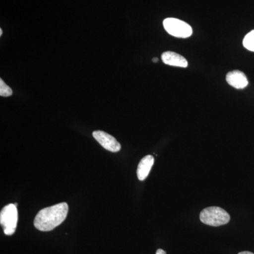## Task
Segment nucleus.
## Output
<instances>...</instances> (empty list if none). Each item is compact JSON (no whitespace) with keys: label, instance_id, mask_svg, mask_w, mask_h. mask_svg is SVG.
<instances>
[{"label":"nucleus","instance_id":"f257e3e1","mask_svg":"<svg viewBox=\"0 0 254 254\" xmlns=\"http://www.w3.org/2000/svg\"><path fill=\"white\" fill-rule=\"evenodd\" d=\"M68 206L66 203H60L42 209L34 219V226L42 232H49L63 223L67 216Z\"/></svg>","mask_w":254,"mask_h":254},{"label":"nucleus","instance_id":"f03ea898","mask_svg":"<svg viewBox=\"0 0 254 254\" xmlns=\"http://www.w3.org/2000/svg\"><path fill=\"white\" fill-rule=\"evenodd\" d=\"M200 220L205 225L218 227L228 223L230 216L226 210L220 207H208L202 210L200 214Z\"/></svg>","mask_w":254,"mask_h":254},{"label":"nucleus","instance_id":"7ed1b4c3","mask_svg":"<svg viewBox=\"0 0 254 254\" xmlns=\"http://www.w3.org/2000/svg\"><path fill=\"white\" fill-rule=\"evenodd\" d=\"M18 222L16 205L11 203L4 206L0 213V223L6 235H12L16 231Z\"/></svg>","mask_w":254,"mask_h":254},{"label":"nucleus","instance_id":"20e7f679","mask_svg":"<svg viewBox=\"0 0 254 254\" xmlns=\"http://www.w3.org/2000/svg\"><path fill=\"white\" fill-rule=\"evenodd\" d=\"M163 26L169 34L176 38H187L193 33L190 25L178 18H166L164 20Z\"/></svg>","mask_w":254,"mask_h":254},{"label":"nucleus","instance_id":"39448f33","mask_svg":"<svg viewBox=\"0 0 254 254\" xmlns=\"http://www.w3.org/2000/svg\"><path fill=\"white\" fill-rule=\"evenodd\" d=\"M93 136L105 149L113 153L120 151L121 149V145L117 141L116 138L106 132L95 131H93Z\"/></svg>","mask_w":254,"mask_h":254},{"label":"nucleus","instance_id":"423d86ee","mask_svg":"<svg viewBox=\"0 0 254 254\" xmlns=\"http://www.w3.org/2000/svg\"><path fill=\"white\" fill-rule=\"evenodd\" d=\"M226 81L230 86L237 89H243L248 86V79L245 73L239 70H234L227 73Z\"/></svg>","mask_w":254,"mask_h":254},{"label":"nucleus","instance_id":"0eeeda50","mask_svg":"<svg viewBox=\"0 0 254 254\" xmlns=\"http://www.w3.org/2000/svg\"><path fill=\"white\" fill-rule=\"evenodd\" d=\"M162 60L165 64L170 65V66L182 68H186L188 66V62L186 58L174 52H165L162 55Z\"/></svg>","mask_w":254,"mask_h":254},{"label":"nucleus","instance_id":"6e6552de","mask_svg":"<svg viewBox=\"0 0 254 254\" xmlns=\"http://www.w3.org/2000/svg\"><path fill=\"white\" fill-rule=\"evenodd\" d=\"M154 163V158L152 155H146L142 158L137 168V177L140 181H143L149 175L150 170Z\"/></svg>","mask_w":254,"mask_h":254},{"label":"nucleus","instance_id":"1a4fd4ad","mask_svg":"<svg viewBox=\"0 0 254 254\" xmlns=\"http://www.w3.org/2000/svg\"><path fill=\"white\" fill-rule=\"evenodd\" d=\"M243 46L246 49L254 52V30L247 34L243 40Z\"/></svg>","mask_w":254,"mask_h":254},{"label":"nucleus","instance_id":"9d476101","mask_svg":"<svg viewBox=\"0 0 254 254\" xmlns=\"http://www.w3.org/2000/svg\"><path fill=\"white\" fill-rule=\"evenodd\" d=\"M13 91L9 86L4 83L2 78L0 79V95L2 97H9L12 95Z\"/></svg>","mask_w":254,"mask_h":254},{"label":"nucleus","instance_id":"9b49d317","mask_svg":"<svg viewBox=\"0 0 254 254\" xmlns=\"http://www.w3.org/2000/svg\"><path fill=\"white\" fill-rule=\"evenodd\" d=\"M156 254H167L166 252H165V251L163 250H158L156 252Z\"/></svg>","mask_w":254,"mask_h":254},{"label":"nucleus","instance_id":"f8f14e48","mask_svg":"<svg viewBox=\"0 0 254 254\" xmlns=\"http://www.w3.org/2000/svg\"><path fill=\"white\" fill-rule=\"evenodd\" d=\"M238 254H254L252 253V252H240V253H239Z\"/></svg>","mask_w":254,"mask_h":254},{"label":"nucleus","instance_id":"ddd939ff","mask_svg":"<svg viewBox=\"0 0 254 254\" xmlns=\"http://www.w3.org/2000/svg\"><path fill=\"white\" fill-rule=\"evenodd\" d=\"M153 63H158V58H153Z\"/></svg>","mask_w":254,"mask_h":254},{"label":"nucleus","instance_id":"4468645a","mask_svg":"<svg viewBox=\"0 0 254 254\" xmlns=\"http://www.w3.org/2000/svg\"><path fill=\"white\" fill-rule=\"evenodd\" d=\"M2 36V30L0 29V36Z\"/></svg>","mask_w":254,"mask_h":254}]
</instances>
